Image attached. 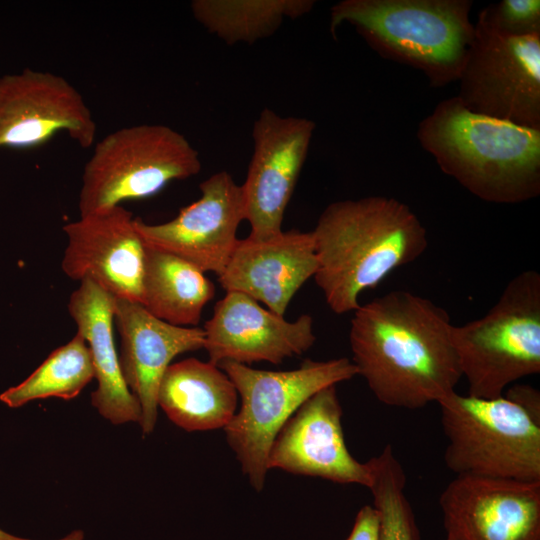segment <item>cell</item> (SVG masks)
<instances>
[{"label":"cell","instance_id":"6","mask_svg":"<svg viewBox=\"0 0 540 540\" xmlns=\"http://www.w3.org/2000/svg\"><path fill=\"white\" fill-rule=\"evenodd\" d=\"M218 366L241 398L240 410L224 428L226 439L256 491L264 487L269 451L285 423L321 389L358 375L346 357L305 360L289 371L259 370L231 361Z\"/></svg>","mask_w":540,"mask_h":540},{"label":"cell","instance_id":"25","mask_svg":"<svg viewBox=\"0 0 540 540\" xmlns=\"http://www.w3.org/2000/svg\"><path fill=\"white\" fill-rule=\"evenodd\" d=\"M500 32L516 37L540 34L539 0H502L482 9Z\"/></svg>","mask_w":540,"mask_h":540},{"label":"cell","instance_id":"19","mask_svg":"<svg viewBox=\"0 0 540 540\" xmlns=\"http://www.w3.org/2000/svg\"><path fill=\"white\" fill-rule=\"evenodd\" d=\"M68 312L91 353L98 383L92 405L113 424L139 423L141 407L125 383L114 343V297L83 280L69 298Z\"/></svg>","mask_w":540,"mask_h":540},{"label":"cell","instance_id":"4","mask_svg":"<svg viewBox=\"0 0 540 540\" xmlns=\"http://www.w3.org/2000/svg\"><path fill=\"white\" fill-rule=\"evenodd\" d=\"M471 0H343L330 31L349 22L381 57L421 71L431 87L458 81L474 35Z\"/></svg>","mask_w":540,"mask_h":540},{"label":"cell","instance_id":"18","mask_svg":"<svg viewBox=\"0 0 540 540\" xmlns=\"http://www.w3.org/2000/svg\"><path fill=\"white\" fill-rule=\"evenodd\" d=\"M317 266L312 232L291 229L265 241L238 239L218 281L226 292L245 294L284 316Z\"/></svg>","mask_w":540,"mask_h":540},{"label":"cell","instance_id":"28","mask_svg":"<svg viewBox=\"0 0 540 540\" xmlns=\"http://www.w3.org/2000/svg\"><path fill=\"white\" fill-rule=\"evenodd\" d=\"M0 540H29V539L13 536L0 529ZM61 540H75V539L72 535H68Z\"/></svg>","mask_w":540,"mask_h":540},{"label":"cell","instance_id":"21","mask_svg":"<svg viewBox=\"0 0 540 540\" xmlns=\"http://www.w3.org/2000/svg\"><path fill=\"white\" fill-rule=\"evenodd\" d=\"M214 295L215 286L203 271L146 245L140 304L150 314L172 325L195 327Z\"/></svg>","mask_w":540,"mask_h":540},{"label":"cell","instance_id":"1","mask_svg":"<svg viewBox=\"0 0 540 540\" xmlns=\"http://www.w3.org/2000/svg\"><path fill=\"white\" fill-rule=\"evenodd\" d=\"M353 313L351 361L381 403L419 409L456 391L462 372L444 308L394 290Z\"/></svg>","mask_w":540,"mask_h":540},{"label":"cell","instance_id":"20","mask_svg":"<svg viewBox=\"0 0 540 540\" xmlns=\"http://www.w3.org/2000/svg\"><path fill=\"white\" fill-rule=\"evenodd\" d=\"M238 393L227 374L195 358L170 364L158 389V406L186 431L225 428L236 412Z\"/></svg>","mask_w":540,"mask_h":540},{"label":"cell","instance_id":"7","mask_svg":"<svg viewBox=\"0 0 540 540\" xmlns=\"http://www.w3.org/2000/svg\"><path fill=\"white\" fill-rule=\"evenodd\" d=\"M437 404L448 441L445 465L456 476L540 481V422L518 403L454 391Z\"/></svg>","mask_w":540,"mask_h":540},{"label":"cell","instance_id":"10","mask_svg":"<svg viewBox=\"0 0 540 540\" xmlns=\"http://www.w3.org/2000/svg\"><path fill=\"white\" fill-rule=\"evenodd\" d=\"M315 123L264 108L252 129L253 153L241 185L249 238L279 235L288 203L305 163Z\"/></svg>","mask_w":540,"mask_h":540},{"label":"cell","instance_id":"26","mask_svg":"<svg viewBox=\"0 0 540 540\" xmlns=\"http://www.w3.org/2000/svg\"><path fill=\"white\" fill-rule=\"evenodd\" d=\"M381 522L373 505L362 506L356 514L352 529L345 540H380Z\"/></svg>","mask_w":540,"mask_h":540},{"label":"cell","instance_id":"16","mask_svg":"<svg viewBox=\"0 0 540 540\" xmlns=\"http://www.w3.org/2000/svg\"><path fill=\"white\" fill-rule=\"evenodd\" d=\"M204 349L209 362L249 365L266 361L280 364L301 355L316 341L313 318L300 315L288 321L239 292H226L204 327Z\"/></svg>","mask_w":540,"mask_h":540},{"label":"cell","instance_id":"15","mask_svg":"<svg viewBox=\"0 0 540 540\" xmlns=\"http://www.w3.org/2000/svg\"><path fill=\"white\" fill-rule=\"evenodd\" d=\"M342 414L336 385L315 393L277 434L269 451L268 469L369 488L370 463L359 462L349 452Z\"/></svg>","mask_w":540,"mask_h":540},{"label":"cell","instance_id":"12","mask_svg":"<svg viewBox=\"0 0 540 540\" xmlns=\"http://www.w3.org/2000/svg\"><path fill=\"white\" fill-rule=\"evenodd\" d=\"M199 188L200 198L183 207L173 219L147 224L135 218V227L147 246L218 276L232 255L238 227L245 220L242 187L230 173L219 171L201 182Z\"/></svg>","mask_w":540,"mask_h":540},{"label":"cell","instance_id":"11","mask_svg":"<svg viewBox=\"0 0 540 540\" xmlns=\"http://www.w3.org/2000/svg\"><path fill=\"white\" fill-rule=\"evenodd\" d=\"M65 132L82 148L96 122L80 92L64 77L25 68L0 77V148H31Z\"/></svg>","mask_w":540,"mask_h":540},{"label":"cell","instance_id":"14","mask_svg":"<svg viewBox=\"0 0 540 540\" xmlns=\"http://www.w3.org/2000/svg\"><path fill=\"white\" fill-rule=\"evenodd\" d=\"M439 505L458 540H540V481L459 475Z\"/></svg>","mask_w":540,"mask_h":540},{"label":"cell","instance_id":"5","mask_svg":"<svg viewBox=\"0 0 540 540\" xmlns=\"http://www.w3.org/2000/svg\"><path fill=\"white\" fill-rule=\"evenodd\" d=\"M452 343L468 395L494 399L540 373V274L522 271L481 318L453 325Z\"/></svg>","mask_w":540,"mask_h":540},{"label":"cell","instance_id":"29","mask_svg":"<svg viewBox=\"0 0 540 540\" xmlns=\"http://www.w3.org/2000/svg\"><path fill=\"white\" fill-rule=\"evenodd\" d=\"M445 540H458V539L453 538V537H450V536H447Z\"/></svg>","mask_w":540,"mask_h":540},{"label":"cell","instance_id":"24","mask_svg":"<svg viewBox=\"0 0 540 540\" xmlns=\"http://www.w3.org/2000/svg\"><path fill=\"white\" fill-rule=\"evenodd\" d=\"M372 469L369 490L381 522L380 540H420L412 507L405 495L406 474L393 448L387 445L368 460Z\"/></svg>","mask_w":540,"mask_h":540},{"label":"cell","instance_id":"17","mask_svg":"<svg viewBox=\"0 0 540 540\" xmlns=\"http://www.w3.org/2000/svg\"><path fill=\"white\" fill-rule=\"evenodd\" d=\"M114 322L121 339L122 375L140 404L139 424L148 435L157 421L158 389L166 369L177 355L204 347V330L169 324L140 303L119 298H114Z\"/></svg>","mask_w":540,"mask_h":540},{"label":"cell","instance_id":"2","mask_svg":"<svg viewBox=\"0 0 540 540\" xmlns=\"http://www.w3.org/2000/svg\"><path fill=\"white\" fill-rule=\"evenodd\" d=\"M314 280L336 314L354 312L360 295L428 247L427 231L411 208L386 196L330 203L314 230Z\"/></svg>","mask_w":540,"mask_h":540},{"label":"cell","instance_id":"3","mask_svg":"<svg viewBox=\"0 0 540 540\" xmlns=\"http://www.w3.org/2000/svg\"><path fill=\"white\" fill-rule=\"evenodd\" d=\"M417 139L439 168L479 199L517 204L540 194V130L469 111L457 96L440 101Z\"/></svg>","mask_w":540,"mask_h":540},{"label":"cell","instance_id":"13","mask_svg":"<svg viewBox=\"0 0 540 540\" xmlns=\"http://www.w3.org/2000/svg\"><path fill=\"white\" fill-rule=\"evenodd\" d=\"M61 267L70 279L90 280L114 298L140 303L146 245L132 212L122 205L80 216L63 226Z\"/></svg>","mask_w":540,"mask_h":540},{"label":"cell","instance_id":"9","mask_svg":"<svg viewBox=\"0 0 540 540\" xmlns=\"http://www.w3.org/2000/svg\"><path fill=\"white\" fill-rule=\"evenodd\" d=\"M458 81L469 111L540 130V34H504L479 11Z\"/></svg>","mask_w":540,"mask_h":540},{"label":"cell","instance_id":"27","mask_svg":"<svg viewBox=\"0 0 540 540\" xmlns=\"http://www.w3.org/2000/svg\"><path fill=\"white\" fill-rule=\"evenodd\" d=\"M505 397L518 403L540 422V393L537 389L530 385L516 384L508 389Z\"/></svg>","mask_w":540,"mask_h":540},{"label":"cell","instance_id":"22","mask_svg":"<svg viewBox=\"0 0 540 540\" xmlns=\"http://www.w3.org/2000/svg\"><path fill=\"white\" fill-rule=\"evenodd\" d=\"M313 0H194V18L229 45L271 36L286 18L309 13Z\"/></svg>","mask_w":540,"mask_h":540},{"label":"cell","instance_id":"8","mask_svg":"<svg viewBox=\"0 0 540 540\" xmlns=\"http://www.w3.org/2000/svg\"><path fill=\"white\" fill-rule=\"evenodd\" d=\"M198 151L163 124H139L111 132L86 162L79 193L80 216L152 197L170 182L197 175Z\"/></svg>","mask_w":540,"mask_h":540},{"label":"cell","instance_id":"23","mask_svg":"<svg viewBox=\"0 0 540 540\" xmlns=\"http://www.w3.org/2000/svg\"><path fill=\"white\" fill-rule=\"evenodd\" d=\"M94 378V367L86 340L79 334L55 349L23 382L0 395L11 408L37 399L57 397L71 400Z\"/></svg>","mask_w":540,"mask_h":540}]
</instances>
